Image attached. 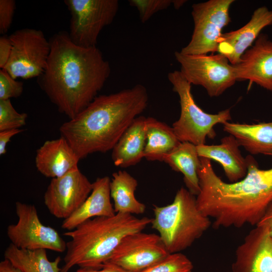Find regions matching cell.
<instances>
[{
  "label": "cell",
  "mask_w": 272,
  "mask_h": 272,
  "mask_svg": "<svg viewBox=\"0 0 272 272\" xmlns=\"http://www.w3.org/2000/svg\"><path fill=\"white\" fill-rule=\"evenodd\" d=\"M50 52L37 83L58 111L73 119L97 96L111 68L97 47H83L61 31L49 39Z\"/></svg>",
  "instance_id": "obj_1"
},
{
  "label": "cell",
  "mask_w": 272,
  "mask_h": 272,
  "mask_svg": "<svg viewBox=\"0 0 272 272\" xmlns=\"http://www.w3.org/2000/svg\"><path fill=\"white\" fill-rule=\"evenodd\" d=\"M200 159V191L196 197L200 211L214 219L216 228L256 226L272 201V168L260 169L248 155L246 176L227 183L216 174L211 160Z\"/></svg>",
  "instance_id": "obj_2"
},
{
  "label": "cell",
  "mask_w": 272,
  "mask_h": 272,
  "mask_svg": "<svg viewBox=\"0 0 272 272\" xmlns=\"http://www.w3.org/2000/svg\"><path fill=\"white\" fill-rule=\"evenodd\" d=\"M146 87L137 84L117 93L97 96L82 111L59 127L81 159L112 150L133 120L148 105Z\"/></svg>",
  "instance_id": "obj_3"
},
{
  "label": "cell",
  "mask_w": 272,
  "mask_h": 272,
  "mask_svg": "<svg viewBox=\"0 0 272 272\" xmlns=\"http://www.w3.org/2000/svg\"><path fill=\"white\" fill-rule=\"evenodd\" d=\"M152 219L138 218L129 214L116 213L109 217H97L79 225L63 234L66 242L64 264L60 272H69L75 265L99 269L110 258L126 235L142 231Z\"/></svg>",
  "instance_id": "obj_4"
},
{
  "label": "cell",
  "mask_w": 272,
  "mask_h": 272,
  "mask_svg": "<svg viewBox=\"0 0 272 272\" xmlns=\"http://www.w3.org/2000/svg\"><path fill=\"white\" fill-rule=\"evenodd\" d=\"M152 228L159 233L169 253L180 252L190 247L211 225L210 218L198 208L195 195L180 188L172 203L154 205Z\"/></svg>",
  "instance_id": "obj_5"
},
{
  "label": "cell",
  "mask_w": 272,
  "mask_h": 272,
  "mask_svg": "<svg viewBox=\"0 0 272 272\" xmlns=\"http://www.w3.org/2000/svg\"><path fill=\"white\" fill-rule=\"evenodd\" d=\"M168 79L179 97L180 115L172 127L180 142H189L195 146L205 144L207 138L213 139L215 137V125L224 124L231 119L230 109L217 114L203 111L194 100L191 84L180 71L169 73Z\"/></svg>",
  "instance_id": "obj_6"
},
{
  "label": "cell",
  "mask_w": 272,
  "mask_h": 272,
  "mask_svg": "<svg viewBox=\"0 0 272 272\" xmlns=\"http://www.w3.org/2000/svg\"><path fill=\"white\" fill-rule=\"evenodd\" d=\"M234 0H210L192 6L193 31L187 45L180 52L187 55L218 52L223 29L231 22L229 10Z\"/></svg>",
  "instance_id": "obj_7"
},
{
  "label": "cell",
  "mask_w": 272,
  "mask_h": 272,
  "mask_svg": "<svg viewBox=\"0 0 272 272\" xmlns=\"http://www.w3.org/2000/svg\"><path fill=\"white\" fill-rule=\"evenodd\" d=\"M180 72L191 84L203 87L211 97H217L237 81L235 68L223 55H187L176 51Z\"/></svg>",
  "instance_id": "obj_8"
},
{
  "label": "cell",
  "mask_w": 272,
  "mask_h": 272,
  "mask_svg": "<svg viewBox=\"0 0 272 272\" xmlns=\"http://www.w3.org/2000/svg\"><path fill=\"white\" fill-rule=\"evenodd\" d=\"M71 15L69 35L75 44L83 47L96 46L98 36L115 18L119 9L117 0H65Z\"/></svg>",
  "instance_id": "obj_9"
},
{
  "label": "cell",
  "mask_w": 272,
  "mask_h": 272,
  "mask_svg": "<svg viewBox=\"0 0 272 272\" xmlns=\"http://www.w3.org/2000/svg\"><path fill=\"white\" fill-rule=\"evenodd\" d=\"M12 48L3 69L14 79L38 78L45 70L50 52L49 40L40 30L23 28L9 36Z\"/></svg>",
  "instance_id": "obj_10"
},
{
  "label": "cell",
  "mask_w": 272,
  "mask_h": 272,
  "mask_svg": "<svg viewBox=\"0 0 272 272\" xmlns=\"http://www.w3.org/2000/svg\"><path fill=\"white\" fill-rule=\"evenodd\" d=\"M16 212L17 223L10 225L7 229L11 244L27 250H66V242L55 229L42 223L35 206L17 201Z\"/></svg>",
  "instance_id": "obj_11"
},
{
  "label": "cell",
  "mask_w": 272,
  "mask_h": 272,
  "mask_svg": "<svg viewBox=\"0 0 272 272\" xmlns=\"http://www.w3.org/2000/svg\"><path fill=\"white\" fill-rule=\"evenodd\" d=\"M169 254L159 235L141 231L124 237L106 262L127 272H141Z\"/></svg>",
  "instance_id": "obj_12"
},
{
  "label": "cell",
  "mask_w": 272,
  "mask_h": 272,
  "mask_svg": "<svg viewBox=\"0 0 272 272\" xmlns=\"http://www.w3.org/2000/svg\"><path fill=\"white\" fill-rule=\"evenodd\" d=\"M93 183L79 169L52 178L44 195L49 213L58 219H67L83 203L91 193Z\"/></svg>",
  "instance_id": "obj_13"
},
{
  "label": "cell",
  "mask_w": 272,
  "mask_h": 272,
  "mask_svg": "<svg viewBox=\"0 0 272 272\" xmlns=\"http://www.w3.org/2000/svg\"><path fill=\"white\" fill-rule=\"evenodd\" d=\"M237 81H248L272 92V41L260 33L234 65Z\"/></svg>",
  "instance_id": "obj_14"
},
{
  "label": "cell",
  "mask_w": 272,
  "mask_h": 272,
  "mask_svg": "<svg viewBox=\"0 0 272 272\" xmlns=\"http://www.w3.org/2000/svg\"><path fill=\"white\" fill-rule=\"evenodd\" d=\"M233 272H272V237L255 226L237 248Z\"/></svg>",
  "instance_id": "obj_15"
},
{
  "label": "cell",
  "mask_w": 272,
  "mask_h": 272,
  "mask_svg": "<svg viewBox=\"0 0 272 272\" xmlns=\"http://www.w3.org/2000/svg\"><path fill=\"white\" fill-rule=\"evenodd\" d=\"M272 25V10L261 6L253 12L249 22L240 28L223 33L218 41V53L232 65L237 64L242 54L255 42L261 30Z\"/></svg>",
  "instance_id": "obj_16"
},
{
  "label": "cell",
  "mask_w": 272,
  "mask_h": 272,
  "mask_svg": "<svg viewBox=\"0 0 272 272\" xmlns=\"http://www.w3.org/2000/svg\"><path fill=\"white\" fill-rule=\"evenodd\" d=\"M80 160L67 141L60 136L46 141L37 150L35 165L41 174L52 179L78 169Z\"/></svg>",
  "instance_id": "obj_17"
},
{
  "label": "cell",
  "mask_w": 272,
  "mask_h": 272,
  "mask_svg": "<svg viewBox=\"0 0 272 272\" xmlns=\"http://www.w3.org/2000/svg\"><path fill=\"white\" fill-rule=\"evenodd\" d=\"M110 180L108 176L97 178L93 182L89 196L71 216L63 220L62 228L71 231L94 218L114 216L116 213L111 202Z\"/></svg>",
  "instance_id": "obj_18"
},
{
  "label": "cell",
  "mask_w": 272,
  "mask_h": 272,
  "mask_svg": "<svg viewBox=\"0 0 272 272\" xmlns=\"http://www.w3.org/2000/svg\"><path fill=\"white\" fill-rule=\"evenodd\" d=\"M240 146L236 139L229 134L223 138L219 145L196 146V150L199 157L219 163L229 181L235 182L243 178L247 172L246 159L242 156Z\"/></svg>",
  "instance_id": "obj_19"
},
{
  "label": "cell",
  "mask_w": 272,
  "mask_h": 272,
  "mask_svg": "<svg viewBox=\"0 0 272 272\" xmlns=\"http://www.w3.org/2000/svg\"><path fill=\"white\" fill-rule=\"evenodd\" d=\"M146 121L145 116L136 117L112 150V159L116 166L125 168L133 166L144 158Z\"/></svg>",
  "instance_id": "obj_20"
},
{
  "label": "cell",
  "mask_w": 272,
  "mask_h": 272,
  "mask_svg": "<svg viewBox=\"0 0 272 272\" xmlns=\"http://www.w3.org/2000/svg\"><path fill=\"white\" fill-rule=\"evenodd\" d=\"M223 125L224 131L250 154L272 156V121L253 124L227 122Z\"/></svg>",
  "instance_id": "obj_21"
},
{
  "label": "cell",
  "mask_w": 272,
  "mask_h": 272,
  "mask_svg": "<svg viewBox=\"0 0 272 272\" xmlns=\"http://www.w3.org/2000/svg\"><path fill=\"white\" fill-rule=\"evenodd\" d=\"M162 161L174 171L181 173L187 189L197 196L200 191L198 170L200 165L196 146L189 142H181L165 155Z\"/></svg>",
  "instance_id": "obj_22"
},
{
  "label": "cell",
  "mask_w": 272,
  "mask_h": 272,
  "mask_svg": "<svg viewBox=\"0 0 272 272\" xmlns=\"http://www.w3.org/2000/svg\"><path fill=\"white\" fill-rule=\"evenodd\" d=\"M137 186V180L126 171L119 170L113 173L110 191L116 213L133 215L145 212V205L139 201L134 195Z\"/></svg>",
  "instance_id": "obj_23"
},
{
  "label": "cell",
  "mask_w": 272,
  "mask_h": 272,
  "mask_svg": "<svg viewBox=\"0 0 272 272\" xmlns=\"http://www.w3.org/2000/svg\"><path fill=\"white\" fill-rule=\"evenodd\" d=\"M146 136L144 158L149 161H162L181 143L172 127L152 117H146Z\"/></svg>",
  "instance_id": "obj_24"
},
{
  "label": "cell",
  "mask_w": 272,
  "mask_h": 272,
  "mask_svg": "<svg viewBox=\"0 0 272 272\" xmlns=\"http://www.w3.org/2000/svg\"><path fill=\"white\" fill-rule=\"evenodd\" d=\"M4 256L22 272H60L61 270L59 267L60 257L57 256L54 260L50 261L46 250L44 249H20L11 243L5 249Z\"/></svg>",
  "instance_id": "obj_25"
},
{
  "label": "cell",
  "mask_w": 272,
  "mask_h": 272,
  "mask_svg": "<svg viewBox=\"0 0 272 272\" xmlns=\"http://www.w3.org/2000/svg\"><path fill=\"white\" fill-rule=\"evenodd\" d=\"M190 260L180 252L170 253L165 258L141 272H190Z\"/></svg>",
  "instance_id": "obj_26"
},
{
  "label": "cell",
  "mask_w": 272,
  "mask_h": 272,
  "mask_svg": "<svg viewBox=\"0 0 272 272\" xmlns=\"http://www.w3.org/2000/svg\"><path fill=\"white\" fill-rule=\"evenodd\" d=\"M27 114L18 112L10 99L0 100V131L20 129L25 125Z\"/></svg>",
  "instance_id": "obj_27"
},
{
  "label": "cell",
  "mask_w": 272,
  "mask_h": 272,
  "mask_svg": "<svg viewBox=\"0 0 272 272\" xmlns=\"http://www.w3.org/2000/svg\"><path fill=\"white\" fill-rule=\"evenodd\" d=\"M129 5L138 10L141 21L144 23L158 12L169 8L171 0H129Z\"/></svg>",
  "instance_id": "obj_28"
},
{
  "label": "cell",
  "mask_w": 272,
  "mask_h": 272,
  "mask_svg": "<svg viewBox=\"0 0 272 272\" xmlns=\"http://www.w3.org/2000/svg\"><path fill=\"white\" fill-rule=\"evenodd\" d=\"M23 83L16 81L5 69L0 70V100L17 98L23 92Z\"/></svg>",
  "instance_id": "obj_29"
},
{
  "label": "cell",
  "mask_w": 272,
  "mask_h": 272,
  "mask_svg": "<svg viewBox=\"0 0 272 272\" xmlns=\"http://www.w3.org/2000/svg\"><path fill=\"white\" fill-rule=\"evenodd\" d=\"M14 0H0V33L4 35L11 26L15 11Z\"/></svg>",
  "instance_id": "obj_30"
},
{
  "label": "cell",
  "mask_w": 272,
  "mask_h": 272,
  "mask_svg": "<svg viewBox=\"0 0 272 272\" xmlns=\"http://www.w3.org/2000/svg\"><path fill=\"white\" fill-rule=\"evenodd\" d=\"M12 45L9 36L0 37V67L3 69L7 64L12 52Z\"/></svg>",
  "instance_id": "obj_31"
},
{
  "label": "cell",
  "mask_w": 272,
  "mask_h": 272,
  "mask_svg": "<svg viewBox=\"0 0 272 272\" xmlns=\"http://www.w3.org/2000/svg\"><path fill=\"white\" fill-rule=\"evenodd\" d=\"M21 129H13L0 131V155L7 152V146L10 139L14 135L21 132Z\"/></svg>",
  "instance_id": "obj_32"
},
{
  "label": "cell",
  "mask_w": 272,
  "mask_h": 272,
  "mask_svg": "<svg viewBox=\"0 0 272 272\" xmlns=\"http://www.w3.org/2000/svg\"><path fill=\"white\" fill-rule=\"evenodd\" d=\"M256 226L264 229L272 237V201L267 207L263 215Z\"/></svg>",
  "instance_id": "obj_33"
},
{
  "label": "cell",
  "mask_w": 272,
  "mask_h": 272,
  "mask_svg": "<svg viewBox=\"0 0 272 272\" xmlns=\"http://www.w3.org/2000/svg\"><path fill=\"white\" fill-rule=\"evenodd\" d=\"M76 272H127L120 267L109 262H106L99 269L80 267Z\"/></svg>",
  "instance_id": "obj_34"
},
{
  "label": "cell",
  "mask_w": 272,
  "mask_h": 272,
  "mask_svg": "<svg viewBox=\"0 0 272 272\" xmlns=\"http://www.w3.org/2000/svg\"><path fill=\"white\" fill-rule=\"evenodd\" d=\"M0 272H22L15 267L10 261L5 259L0 262Z\"/></svg>",
  "instance_id": "obj_35"
},
{
  "label": "cell",
  "mask_w": 272,
  "mask_h": 272,
  "mask_svg": "<svg viewBox=\"0 0 272 272\" xmlns=\"http://www.w3.org/2000/svg\"><path fill=\"white\" fill-rule=\"evenodd\" d=\"M185 1H173V4L175 9H179L185 3Z\"/></svg>",
  "instance_id": "obj_36"
},
{
  "label": "cell",
  "mask_w": 272,
  "mask_h": 272,
  "mask_svg": "<svg viewBox=\"0 0 272 272\" xmlns=\"http://www.w3.org/2000/svg\"><path fill=\"white\" fill-rule=\"evenodd\" d=\"M190 272H192V271H190Z\"/></svg>",
  "instance_id": "obj_37"
}]
</instances>
